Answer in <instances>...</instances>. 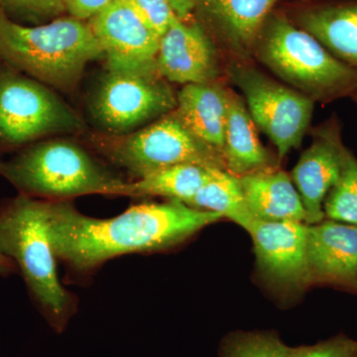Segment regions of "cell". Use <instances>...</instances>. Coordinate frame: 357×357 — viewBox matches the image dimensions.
<instances>
[{"label":"cell","mask_w":357,"mask_h":357,"mask_svg":"<svg viewBox=\"0 0 357 357\" xmlns=\"http://www.w3.org/2000/svg\"><path fill=\"white\" fill-rule=\"evenodd\" d=\"M102 56V46L86 21L70 16L26 26L0 8V61L40 83L73 91L89 63Z\"/></svg>","instance_id":"3"},{"label":"cell","mask_w":357,"mask_h":357,"mask_svg":"<svg viewBox=\"0 0 357 357\" xmlns=\"http://www.w3.org/2000/svg\"><path fill=\"white\" fill-rule=\"evenodd\" d=\"M222 156L225 171L236 177L276 167L243 98L230 89Z\"/></svg>","instance_id":"18"},{"label":"cell","mask_w":357,"mask_h":357,"mask_svg":"<svg viewBox=\"0 0 357 357\" xmlns=\"http://www.w3.org/2000/svg\"><path fill=\"white\" fill-rule=\"evenodd\" d=\"M237 178L249 211L258 222L306 223V211L292 178L278 167Z\"/></svg>","instance_id":"16"},{"label":"cell","mask_w":357,"mask_h":357,"mask_svg":"<svg viewBox=\"0 0 357 357\" xmlns=\"http://www.w3.org/2000/svg\"><path fill=\"white\" fill-rule=\"evenodd\" d=\"M156 67L170 83L206 84L218 81L220 56L215 44L196 23L176 18L160 38Z\"/></svg>","instance_id":"13"},{"label":"cell","mask_w":357,"mask_h":357,"mask_svg":"<svg viewBox=\"0 0 357 357\" xmlns=\"http://www.w3.org/2000/svg\"><path fill=\"white\" fill-rule=\"evenodd\" d=\"M253 56L314 102L352 96L357 89V70L338 60L285 16L268 17Z\"/></svg>","instance_id":"5"},{"label":"cell","mask_w":357,"mask_h":357,"mask_svg":"<svg viewBox=\"0 0 357 357\" xmlns=\"http://www.w3.org/2000/svg\"><path fill=\"white\" fill-rule=\"evenodd\" d=\"M178 17L182 20H189L192 9L196 6V0H169Z\"/></svg>","instance_id":"28"},{"label":"cell","mask_w":357,"mask_h":357,"mask_svg":"<svg viewBox=\"0 0 357 357\" xmlns=\"http://www.w3.org/2000/svg\"><path fill=\"white\" fill-rule=\"evenodd\" d=\"M293 357H357V342L338 335L319 344L293 349Z\"/></svg>","instance_id":"26"},{"label":"cell","mask_w":357,"mask_h":357,"mask_svg":"<svg viewBox=\"0 0 357 357\" xmlns=\"http://www.w3.org/2000/svg\"><path fill=\"white\" fill-rule=\"evenodd\" d=\"M324 213L328 220L357 227V159L347 153L340 178L324 202Z\"/></svg>","instance_id":"22"},{"label":"cell","mask_w":357,"mask_h":357,"mask_svg":"<svg viewBox=\"0 0 357 357\" xmlns=\"http://www.w3.org/2000/svg\"><path fill=\"white\" fill-rule=\"evenodd\" d=\"M227 74L243 91L256 128L277 148L278 158L299 148L311 124L314 100L246 62L230 63Z\"/></svg>","instance_id":"9"},{"label":"cell","mask_w":357,"mask_h":357,"mask_svg":"<svg viewBox=\"0 0 357 357\" xmlns=\"http://www.w3.org/2000/svg\"><path fill=\"white\" fill-rule=\"evenodd\" d=\"M145 24L158 35L165 34L173 21L178 18L169 0H126Z\"/></svg>","instance_id":"25"},{"label":"cell","mask_w":357,"mask_h":357,"mask_svg":"<svg viewBox=\"0 0 357 357\" xmlns=\"http://www.w3.org/2000/svg\"><path fill=\"white\" fill-rule=\"evenodd\" d=\"M298 23L335 58L357 70V1L311 7L300 13Z\"/></svg>","instance_id":"19"},{"label":"cell","mask_w":357,"mask_h":357,"mask_svg":"<svg viewBox=\"0 0 357 357\" xmlns=\"http://www.w3.org/2000/svg\"><path fill=\"white\" fill-rule=\"evenodd\" d=\"M46 204V199L20 194L0 206V252L15 263L49 326L62 333L76 314L77 298L59 278Z\"/></svg>","instance_id":"2"},{"label":"cell","mask_w":357,"mask_h":357,"mask_svg":"<svg viewBox=\"0 0 357 357\" xmlns=\"http://www.w3.org/2000/svg\"><path fill=\"white\" fill-rule=\"evenodd\" d=\"M177 95L158 70L107 69L89 102L96 126L105 134L122 135L170 114Z\"/></svg>","instance_id":"8"},{"label":"cell","mask_w":357,"mask_h":357,"mask_svg":"<svg viewBox=\"0 0 357 357\" xmlns=\"http://www.w3.org/2000/svg\"><path fill=\"white\" fill-rule=\"evenodd\" d=\"M349 152L342 143L337 119L314 129L311 146L301 155L291 175L306 211V225L325 218L324 202L340 178Z\"/></svg>","instance_id":"12"},{"label":"cell","mask_w":357,"mask_h":357,"mask_svg":"<svg viewBox=\"0 0 357 357\" xmlns=\"http://www.w3.org/2000/svg\"><path fill=\"white\" fill-rule=\"evenodd\" d=\"M185 204L220 213L246 231L258 222L249 211L238 178L220 169H213L211 180Z\"/></svg>","instance_id":"21"},{"label":"cell","mask_w":357,"mask_h":357,"mask_svg":"<svg viewBox=\"0 0 357 357\" xmlns=\"http://www.w3.org/2000/svg\"><path fill=\"white\" fill-rule=\"evenodd\" d=\"M0 175L20 194L46 201H70L86 195L114 196L126 181L110 172L72 140H40L0 158Z\"/></svg>","instance_id":"4"},{"label":"cell","mask_w":357,"mask_h":357,"mask_svg":"<svg viewBox=\"0 0 357 357\" xmlns=\"http://www.w3.org/2000/svg\"><path fill=\"white\" fill-rule=\"evenodd\" d=\"M0 8L10 18L31 21L49 20L66 11L63 0H0Z\"/></svg>","instance_id":"24"},{"label":"cell","mask_w":357,"mask_h":357,"mask_svg":"<svg viewBox=\"0 0 357 357\" xmlns=\"http://www.w3.org/2000/svg\"><path fill=\"white\" fill-rule=\"evenodd\" d=\"M213 169L181 164L160 169L119 185L114 196L165 197L187 204L213 177Z\"/></svg>","instance_id":"20"},{"label":"cell","mask_w":357,"mask_h":357,"mask_svg":"<svg viewBox=\"0 0 357 357\" xmlns=\"http://www.w3.org/2000/svg\"><path fill=\"white\" fill-rule=\"evenodd\" d=\"M307 225L257 222L248 230L262 276L284 291L297 292L311 284L307 260Z\"/></svg>","instance_id":"11"},{"label":"cell","mask_w":357,"mask_h":357,"mask_svg":"<svg viewBox=\"0 0 357 357\" xmlns=\"http://www.w3.org/2000/svg\"><path fill=\"white\" fill-rule=\"evenodd\" d=\"M84 128L83 119L50 86L0 61V154Z\"/></svg>","instance_id":"7"},{"label":"cell","mask_w":357,"mask_h":357,"mask_svg":"<svg viewBox=\"0 0 357 357\" xmlns=\"http://www.w3.org/2000/svg\"><path fill=\"white\" fill-rule=\"evenodd\" d=\"M307 260L311 284L357 291V227L331 220L307 225Z\"/></svg>","instance_id":"14"},{"label":"cell","mask_w":357,"mask_h":357,"mask_svg":"<svg viewBox=\"0 0 357 357\" xmlns=\"http://www.w3.org/2000/svg\"><path fill=\"white\" fill-rule=\"evenodd\" d=\"M223 218L183 202L140 204L110 218L88 217L70 201H47L49 239L56 257L79 278L122 255L165 250Z\"/></svg>","instance_id":"1"},{"label":"cell","mask_w":357,"mask_h":357,"mask_svg":"<svg viewBox=\"0 0 357 357\" xmlns=\"http://www.w3.org/2000/svg\"><path fill=\"white\" fill-rule=\"evenodd\" d=\"M222 357H293V349L270 333H237L223 342Z\"/></svg>","instance_id":"23"},{"label":"cell","mask_w":357,"mask_h":357,"mask_svg":"<svg viewBox=\"0 0 357 357\" xmlns=\"http://www.w3.org/2000/svg\"><path fill=\"white\" fill-rule=\"evenodd\" d=\"M89 24L107 57V69L157 70L160 37L126 0H114Z\"/></svg>","instance_id":"10"},{"label":"cell","mask_w":357,"mask_h":357,"mask_svg":"<svg viewBox=\"0 0 357 357\" xmlns=\"http://www.w3.org/2000/svg\"><path fill=\"white\" fill-rule=\"evenodd\" d=\"M91 143L98 153L135 180L181 164L225 170L222 154L199 139L176 110L130 133L91 135Z\"/></svg>","instance_id":"6"},{"label":"cell","mask_w":357,"mask_h":357,"mask_svg":"<svg viewBox=\"0 0 357 357\" xmlns=\"http://www.w3.org/2000/svg\"><path fill=\"white\" fill-rule=\"evenodd\" d=\"M352 96H354V100H356V102L357 103V89L356 91H354V95H352Z\"/></svg>","instance_id":"30"},{"label":"cell","mask_w":357,"mask_h":357,"mask_svg":"<svg viewBox=\"0 0 357 357\" xmlns=\"http://www.w3.org/2000/svg\"><path fill=\"white\" fill-rule=\"evenodd\" d=\"M229 89L220 82L185 84L177 95L176 112L199 139L222 154Z\"/></svg>","instance_id":"17"},{"label":"cell","mask_w":357,"mask_h":357,"mask_svg":"<svg viewBox=\"0 0 357 357\" xmlns=\"http://www.w3.org/2000/svg\"><path fill=\"white\" fill-rule=\"evenodd\" d=\"M279 0H202L208 20L236 61L253 56L256 41Z\"/></svg>","instance_id":"15"},{"label":"cell","mask_w":357,"mask_h":357,"mask_svg":"<svg viewBox=\"0 0 357 357\" xmlns=\"http://www.w3.org/2000/svg\"><path fill=\"white\" fill-rule=\"evenodd\" d=\"M17 267H16L15 263L10 259V258L6 257V255H2L0 252V275H9L16 272Z\"/></svg>","instance_id":"29"},{"label":"cell","mask_w":357,"mask_h":357,"mask_svg":"<svg viewBox=\"0 0 357 357\" xmlns=\"http://www.w3.org/2000/svg\"><path fill=\"white\" fill-rule=\"evenodd\" d=\"M114 0H63L66 11L72 17L79 20H89Z\"/></svg>","instance_id":"27"}]
</instances>
